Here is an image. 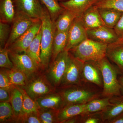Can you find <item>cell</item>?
Listing matches in <instances>:
<instances>
[{"label": "cell", "instance_id": "obj_1", "mask_svg": "<svg viewBox=\"0 0 123 123\" xmlns=\"http://www.w3.org/2000/svg\"><path fill=\"white\" fill-rule=\"evenodd\" d=\"M59 93L65 104H85L102 97V89L94 84L81 81L78 84L60 87Z\"/></svg>", "mask_w": 123, "mask_h": 123}, {"label": "cell", "instance_id": "obj_2", "mask_svg": "<svg viewBox=\"0 0 123 123\" xmlns=\"http://www.w3.org/2000/svg\"><path fill=\"white\" fill-rule=\"evenodd\" d=\"M103 78L102 97H111L121 95L118 75H121L118 68L111 63L107 57L98 61Z\"/></svg>", "mask_w": 123, "mask_h": 123}, {"label": "cell", "instance_id": "obj_3", "mask_svg": "<svg viewBox=\"0 0 123 123\" xmlns=\"http://www.w3.org/2000/svg\"><path fill=\"white\" fill-rule=\"evenodd\" d=\"M42 22V36L40 44L41 66L46 68L52 56L53 39L56 30L55 23L46 7L41 19Z\"/></svg>", "mask_w": 123, "mask_h": 123}, {"label": "cell", "instance_id": "obj_4", "mask_svg": "<svg viewBox=\"0 0 123 123\" xmlns=\"http://www.w3.org/2000/svg\"><path fill=\"white\" fill-rule=\"evenodd\" d=\"M108 44L86 39L68 51L83 62L99 61L106 57Z\"/></svg>", "mask_w": 123, "mask_h": 123}, {"label": "cell", "instance_id": "obj_5", "mask_svg": "<svg viewBox=\"0 0 123 123\" xmlns=\"http://www.w3.org/2000/svg\"><path fill=\"white\" fill-rule=\"evenodd\" d=\"M39 20L31 17L22 12H16L11 23L9 37L5 48H7Z\"/></svg>", "mask_w": 123, "mask_h": 123}, {"label": "cell", "instance_id": "obj_6", "mask_svg": "<svg viewBox=\"0 0 123 123\" xmlns=\"http://www.w3.org/2000/svg\"><path fill=\"white\" fill-rule=\"evenodd\" d=\"M84 62L69 52L66 70L60 87L78 84L81 81Z\"/></svg>", "mask_w": 123, "mask_h": 123}, {"label": "cell", "instance_id": "obj_7", "mask_svg": "<svg viewBox=\"0 0 123 123\" xmlns=\"http://www.w3.org/2000/svg\"><path fill=\"white\" fill-rule=\"evenodd\" d=\"M29 97L34 101L40 97L52 93L53 88L46 77L41 76L36 77L27 82L22 87Z\"/></svg>", "mask_w": 123, "mask_h": 123}, {"label": "cell", "instance_id": "obj_8", "mask_svg": "<svg viewBox=\"0 0 123 123\" xmlns=\"http://www.w3.org/2000/svg\"><path fill=\"white\" fill-rule=\"evenodd\" d=\"M42 25V21L39 20L7 48L9 51L15 53H25Z\"/></svg>", "mask_w": 123, "mask_h": 123}, {"label": "cell", "instance_id": "obj_9", "mask_svg": "<svg viewBox=\"0 0 123 123\" xmlns=\"http://www.w3.org/2000/svg\"><path fill=\"white\" fill-rule=\"evenodd\" d=\"M69 51L64 50L60 53L51 65L49 77L55 87L61 85L66 70Z\"/></svg>", "mask_w": 123, "mask_h": 123}, {"label": "cell", "instance_id": "obj_10", "mask_svg": "<svg viewBox=\"0 0 123 123\" xmlns=\"http://www.w3.org/2000/svg\"><path fill=\"white\" fill-rule=\"evenodd\" d=\"M88 38L87 30L80 16L75 18L68 31V43L65 50L69 51Z\"/></svg>", "mask_w": 123, "mask_h": 123}, {"label": "cell", "instance_id": "obj_11", "mask_svg": "<svg viewBox=\"0 0 123 123\" xmlns=\"http://www.w3.org/2000/svg\"><path fill=\"white\" fill-rule=\"evenodd\" d=\"M16 12H22L33 18L41 20L46 7L40 0H12Z\"/></svg>", "mask_w": 123, "mask_h": 123}, {"label": "cell", "instance_id": "obj_12", "mask_svg": "<svg viewBox=\"0 0 123 123\" xmlns=\"http://www.w3.org/2000/svg\"><path fill=\"white\" fill-rule=\"evenodd\" d=\"M9 55L14 68L24 73L28 78L37 72L38 66L26 53H15L9 51Z\"/></svg>", "mask_w": 123, "mask_h": 123}, {"label": "cell", "instance_id": "obj_13", "mask_svg": "<svg viewBox=\"0 0 123 123\" xmlns=\"http://www.w3.org/2000/svg\"><path fill=\"white\" fill-rule=\"evenodd\" d=\"M81 80L94 84L103 89V78L98 61L84 62Z\"/></svg>", "mask_w": 123, "mask_h": 123}, {"label": "cell", "instance_id": "obj_14", "mask_svg": "<svg viewBox=\"0 0 123 123\" xmlns=\"http://www.w3.org/2000/svg\"><path fill=\"white\" fill-rule=\"evenodd\" d=\"M87 34L88 39L107 44L115 43L119 39L114 29L105 25L88 30Z\"/></svg>", "mask_w": 123, "mask_h": 123}, {"label": "cell", "instance_id": "obj_15", "mask_svg": "<svg viewBox=\"0 0 123 123\" xmlns=\"http://www.w3.org/2000/svg\"><path fill=\"white\" fill-rule=\"evenodd\" d=\"M106 56L114 64L123 76V39L108 45Z\"/></svg>", "mask_w": 123, "mask_h": 123}, {"label": "cell", "instance_id": "obj_16", "mask_svg": "<svg viewBox=\"0 0 123 123\" xmlns=\"http://www.w3.org/2000/svg\"><path fill=\"white\" fill-rule=\"evenodd\" d=\"M84 26L86 30L105 25L96 6H93L80 16Z\"/></svg>", "mask_w": 123, "mask_h": 123}, {"label": "cell", "instance_id": "obj_17", "mask_svg": "<svg viewBox=\"0 0 123 123\" xmlns=\"http://www.w3.org/2000/svg\"><path fill=\"white\" fill-rule=\"evenodd\" d=\"M35 101L39 109L60 110L65 105L63 99L59 92L46 94Z\"/></svg>", "mask_w": 123, "mask_h": 123}, {"label": "cell", "instance_id": "obj_18", "mask_svg": "<svg viewBox=\"0 0 123 123\" xmlns=\"http://www.w3.org/2000/svg\"><path fill=\"white\" fill-rule=\"evenodd\" d=\"M110 101L112 104L102 111L103 123H108L123 112V95L111 97Z\"/></svg>", "mask_w": 123, "mask_h": 123}, {"label": "cell", "instance_id": "obj_19", "mask_svg": "<svg viewBox=\"0 0 123 123\" xmlns=\"http://www.w3.org/2000/svg\"><path fill=\"white\" fill-rule=\"evenodd\" d=\"M100 0H69L60 2V5L64 8L74 13L77 17L81 16L85 11L94 5Z\"/></svg>", "mask_w": 123, "mask_h": 123}, {"label": "cell", "instance_id": "obj_20", "mask_svg": "<svg viewBox=\"0 0 123 123\" xmlns=\"http://www.w3.org/2000/svg\"><path fill=\"white\" fill-rule=\"evenodd\" d=\"M85 104H69L65 105L59 111V123H64L70 118L84 113Z\"/></svg>", "mask_w": 123, "mask_h": 123}, {"label": "cell", "instance_id": "obj_21", "mask_svg": "<svg viewBox=\"0 0 123 123\" xmlns=\"http://www.w3.org/2000/svg\"><path fill=\"white\" fill-rule=\"evenodd\" d=\"M10 103L13 111L14 119L17 121L21 114L23 104L22 93L19 87L13 86L10 90Z\"/></svg>", "mask_w": 123, "mask_h": 123}, {"label": "cell", "instance_id": "obj_22", "mask_svg": "<svg viewBox=\"0 0 123 123\" xmlns=\"http://www.w3.org/2000/svg\"><path fill=\"white\" fill-rule=\"evenodd\" d=\"M77 15L73 12L64 9L55 21V28L56 30L68 32L72 23Z\"/></svg>", "mask_w": 123, "mask_h": 123}, {"label": "cell", "instance_id": "obj_23", "mask_svg": "<svg viewBox=\"0 0 123 123\" xmlns=\"http://www.w3.org/2000/svg\"><path fill=\"white\" fill-rule=\"evenodd\" d=\"M15 14L12 0H0V21L11 24Z\"/></svg>", "mask_w": 123, "mask_h": 123}, {"label": "cell", "instance_id": "obj_24", "mask_svg": "<svg viewBox=\"0 0 123 123\" xmlns=\"http://www.w3.org/2000/svg\"><path fill=\"white\" fill-rule=\"evenodd\" d=\"M68 31L63 32L56 30L53 39L52 57L54 60L58 55L64 50L68 43Z\"/></svg>", "mask_w": 123, "mask_h": 123}, {"label": "cell", "instance_id": "obj_25", "mask_svg": "<svg viewBox=\"0 0 123 123\" xmlns=\"http://www.w3.org/2000/svg\"><path fill=\"white\" fill-rule=\"evenodd\" d=\"M98 8L105 25L110 28L114 29L119 20L122 12L112 9Z\"/></svg>", "mask_w": 123, "mask_h": 123}, {"label": "cell", "instance_id": "obj_26", "mask_svg": "<svg viewBox=\"0 0 123 123\" xmlns=\"http://www.w3.org/2000/svg\"><path fill=\"white\" fill-rule=\"evenodd\" d=\"M42 36V27L29 47L26 53L33 60L39 67L41 66L40 44Z\"/></svg>", "mask_w": 123, "mask_h": 123}, {"label": "cell", "instance_id": "obj_27", "mask_svg": "<svg viewBox=\"0 0 123 123\" xmlns=\"http://www.w3.org/2000/svg\"><path fill=\"white\" fill-rule=\"evenodd\" d=\"M110 98L101 97L93 99L85 104L84 112H94L102 111L112 103Z\"/></svg>", "mask_w": 123, "mask_h": 123}, {"label": "cell", "instance_id": "obj_28", "mask_svg": "<svg viewBox=\"0 0 123 123\" xmlns=\"http://www.w3.org/2000/svg\"><path fill=\"white\" fill-rule=\"evenodd\" d=\"M18 87L22 92L23 98L22 110L20 118L22 116L30 113L38 112L39 107L36 101L29 97L22 87Z\"/></svg>", "mask_w": 123, "mask_h": 123}, {"label": "cell", "instance_id": "obj_29", "mask_svg": "<svg viewBox=\"0 0 123 123\" xmlns=\"http://www.w3.org/2000/svg\"><path fill=\"white\" fill-rule=\"evenodd\" d=\"M7 71L12 85L21 87L25 85L28 78L24 73L15 68Z\"/></svg>", "mask_w": 123, "mask_h": 123}, {"label": "cell", "instance_id": "obj_30", "mask_svg": "<svg viewBox=\"0 0 123 123\" xmlns=\"http://www.w3.org/2000/svg\"><path fill=\"white\" fill-rule=\"evenodd\" d=\"M48 10L51 19L55 22L59 15L64 8L60 5L57 0H40Z\"/></svg>", "mask_w": 123, "mask_h": 123}, {"label": "cell", "instance_id": "obj_31", "mask_svg": "<svg viewBox=\"0 0 123 123\" xmlns=\"http://www.w3.org/2000/svg\"><path fill=\"white\" fill-rule=\"evenodd\" d=\"M59 110L39 109L38 116L41 123H59L58 116Z\"/></svg>", "mask_w": 123, "mask_h": 123}, {"label": "cell", "instance_id": "obj_32", "mask_svg": "<svg viewBox=\"0 0 123 123\" xmlns=\"http://www.w3.org/2000/svg\"><path fill=\"white\" fill-rule=\"evenodd\" d=\"M14 119L13 111L11 104L8 102L0 103V122L5 123Z\"/></svg>", "mask_w": 123, "mask_h": 123}, {"label": "cell", "instance_id": "obj_33", "mask_svg": "<svg viewBox=\"0 0 123 123\" xmlns=\"http://www.w3.org/2000/svg\"><path fill=\"white\" fill-rule=\"evenodd\" d=\"M80 123H103L102 111L81 114Z\"/></svg>", "mask_w": 123, "mask_h": 123}, {"label": "cell", "instance_id": "obj_34", "mask_svg": "<svg viewBox=\"0 0 123 123\" xmlns=\"http://www.w3.org/2000/svg\"><path fill=\"white\" fill-rule=\"evenodd\" d=\"M98 8H107L123 12V0H100L94 5Z\"/></svg>", "mask_w": 123, "mask_h": 123}, {"label": "cell", "instance_id": "obj_35", "mask_svg": "<svg viewBox=\"0 0 123 123\" xmlns=\"http://www.w3.org/2000/svg\"><path fill=\"white\" fill-rule=\"evenodd\" d=\"M11 29L10 24L0 21V48L5 47L9 37Z\"/></svg>", "mask_w": 123, "mask_h": 123}, {"label": "cell", "instance_id": "obj_36", "mask_svg": "<svg viewBox=\"0 0 123 123\" xmlns=\"http://www.w3.org/2000/svg\"><path fill=\"white\" fill-rule=\"evenodd\" d=\"M0 67L8 69L14 68L9 56L8 50L6 48H0Z\"/></svg>", "mask_w": 123, "mask_h": 123}, {"label": "cell", "instance_id": "obj_37", "mask_svg": "<svg viewBox=\"0 0 123 123\" xmlns=\"http://www.w3.org/2000/svg\"><path fill=\"white\" fill-rule=\"evenodd\" d=\"M13 86V85L11 84L7 70L1 69L0 73V87L6 89L10 92Z\"/></svg>", "mask_w": 123, "mask_h": 123}, {"label": "cell", "instance_id": "obj_38", "mask_svg": "<svg viewBox=\"0 0 123 123\" xmlns=\"http://www.w3.org/2000/svg\"><path fill=\"white\" fill-rule=\"evenodd\" d=\"M18 121L22 123H41L38 116V112L30 113L22 116Z\"/></svg>", "mask_w": 123, "mask_h": 123}, {"label": "cell", "instance_id": "obj_39", "mask_svg": "<svg viewBox=\"0 0 123 123\" xmlns=\"http://www.w3.org/2000/svg\"><path fill=\"white\" fill-rule=\"evenodd\" d=\"M119 39L123 38V12L114 29Z\"/></svg>", "mask_w": 123, "mask_h": 123}, {"label": "cell", "instance_id": "obj_40", "mask_svg": "<svg viewBox=\"0 0 123 123\" xmlns=\"http://www.w3.org/2000/svg\"><path fill=\"white\" fill-rule=\"evenodd\" d=\"M10 96L9 91L4 88H0V102L10 103Z\"/></svg>", "mask_w": 123, "mask_h": 123}, {"label": "cell", "instance_id": "obj_41", "mask_svg": "<svg viewBox=\"0 0 123 123\" xmlns=\"http://www.w3.org/2000/svg\"><path fill=\"white\" fill-rule=\"evenodd\" d=\"M108 123H123V112Z\"/></svg>", "mask_w": 123, "mask_h": 123}, {"label": "cell", "instance_id": "obj_42", "mask_svg": "<svg viewBox=\"0 0 123 123\" xmlns=\"http://www.w3.org/2000/svg\"><path fill=\"white\" fill-rule=\"evenodd\" d=\"M80 115L73 117L67 120L64 123H80Z\"/></svg>", "mask_w": 123, "mask_h": 123}, {"label": "cell", "instance_id": "obj_43", "mask_svg": "<svg viewBox=\"0 0 123 123\" xmlns=\"http://www.w3.org/2000/svg\"><path fill=\"white\" fill-rule=\"evenodd\" d=\"M119 83L121 87V93L122 95H123V76L120 75L118 77Z\"/></svg>", "mask_w": 123, "mask_h": 123}, {"label": "cell", "instance_id": "obj_44", "mask_svg": "<svg viewBox=\"0 0 123 123\" xmlns=\"http://www.w3.org/2000/svg\"><path fill=\"white\" fill-rule=\"evenodd\" d=\"M59 2H63V1H68L69 0H57Z\"/></svg>", "mask_w": 123, "mask_h": 123}, {"label": "cell", "instance_id": "obj_45", "mask_svg": "<svg viewBox=\"0 0 123 123\" xmlns=\"http://www.w3.org/2000/svg\"></svg>", "mask_w": 123, "mask_h": 123}]
</instances>
